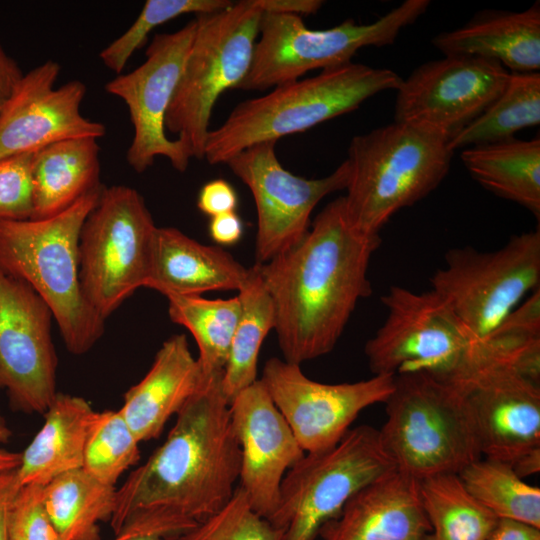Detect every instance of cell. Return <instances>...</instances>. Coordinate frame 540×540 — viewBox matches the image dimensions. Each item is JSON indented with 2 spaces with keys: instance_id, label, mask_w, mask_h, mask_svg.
I'll return each mask as SVG.
<instances>
[{
  "instance_id": "cell-1",
  "label": "cell",
  "mask_w": 540,
  "mask_h": 540,
  "mask_svg": "<svg viewBox=\"0 0 540 540\" xmlns=\"http://www.w3.org/2000/svg\"><path fill=\"white\" fill-rule=\"evenodd\" d=\"M222 377L204 376L166 440L116 489L110 519L115 535L177 538L230 500L241 451Z\"/></svg>"
},
{
  "instance_id": "cell-2",
  "label": "cell",
  "mask_w": 540,
  "mask_h": 540,
  "mask_svg": "<svg viewBox=\"0 0 540 540\" xmlns=\"http://www.w3.org/2000/svg\"><path fill=\"white\" fill-rule=\"evenodd\" d=\"M381 244L348 220L344 199L329 202L295 246L258 264L272 298L284 360L300 365L331 352L359 300L368 297V267Z\"/></svg>"
},
{
  "instance_id": "cell-3",
  "label": "cell",
  "mask_w": 540,
  "mask_h": 540,
  "mask_svg": "<svg viewBox=\"0 0 540 540\" xmlns=\"http://www.w3.org/2000/svg\"><path fill=\"white\" fill-rule=\"evenodd\" d=\"M103 187L50 218L0 221V269L28 283L47 303L74 355L88 352L104 333L105 320L86 300L79 277L81 229Z\"/></svg>"
},
{
  "instance_id": "cell-4",
  "label": "cell",
  "mask_w": 540,
  "mask_h": 540,
  "mask_svg": "<svg viewBox=\"0 0 540 540\" xmlns=\"http://www.w3.org/2000/svg\"><path fill=\"white\" fill-rule=\"evenodd\" d=\"M402 79L388 68L349 62L276 86L261 97L240 102L218 128L210 130L203 158L211 165L225 164L254 144L305 132L357 109L380 92L397 90Z\"/></svg>"
},
{
  "instance_id": "cell-5",
  "label": "cell",
  "mask_w": 540,
  "mask_h": 540,
  "mask_svg": "<svg viewBox=\"0 0 540 540\" xmlns=\"http://www.w3.org/2000/svg\"><path fill=\"white\" fill-rule=\"evenodd\" d=\"M452 155L448 141L395 121L354 136L345 159L349 222L366 234H379L394 214L439 186Z\"/></svg>"
},
{
  "instance_id": "cell-6",
  "label": "cell",
  "mask_w": 540,
  "mask_h": 540,
  "mask_svg": "<svg viewBox=\"0 0 540 540\" xmlns=\"http://www.w3.org/2000/svg\"><path fill=\"white\" fill-rule=\"evenodd\" d=\"M385 404L379 434L398 470L420 481L458 474L482 457L463 396L452 383L424 372L399 374Z\"/></svg>"
},
{
  "instance_id": "cell-7",
  "label": "cell",
  "mask_w": 540,
  "mask_h": 540,
  "mask_svg": "<svg viewBox=\"0 0 540 540\" xmlns=\"http://www.w3.org/2000/svg\"><path fill=\"white\" fill-rule=\"evenodd\" d=\"M262 10L257 0L196 15V31L165 116V129L203 159L212 110L219 96L247 75Z\"/></svg>"
},
{
  "instance_id": "cell-8",
  "label": "cell",
  "mask_w": 540,
  "mask_h": 540,
  "mask_svg": "<svg viewBox=\"0 0 540 540\" xmlns=\"http://www.w3.org/2000/svg\"><path fill=\"white\" fill-rule=\"evenodd\" d=\"M429 4L428 0H406L372 23L347 19L319 30L308 28L298 15L262 13L250 69L236 89L264 91L315 69L347 64L361 48L394 43Z\"/></svg>"
},
{
  "instance_id": "cell-9",
  "label": "cell",
  "mask_w": 540,
  "mask_h": 540,
  "mask_svg": "<svg viewBox=\"0 0 540 540\" xmlns=\"http://www.w3.org/2000/svg\"><path fill=\"white\" fill-rule=\"evenodd\" d=\"M155 229L144 198L136 189L103 187L79 239L82 291L103 320L138 288L146 287Z\"/></svg>"
},
{
  "instance_id": "cell-10",
  "label": "cell",
  "mask_w": 540,
  "mask_h": 540,
  "mask_svg": "<svg viewBox=\"0 0 540 540\" xmlns=\"http://www.w3.org/2000/svg\"><path fill=\"white\" fill-rule=\"evenodd\" d=\"M394 468L379 430L352 428L333 447L305 453L287 471L268 520L285 530L284 540H315L356 492Z\"/></svg>"
},
{
  "instance_id": "cell-11",
  "label": "cell",
  "mask_w": 540,
  "mask_h": 540,
  "mask_svg": "<svg viewBox=\"0 0 540 540\" xmlns=\"http://www.w3.org/2000/svg\"><path fill=\"white\" fill-rule=\"evenodd\" d=\"M540 283V230L510 237L500 249L453 248L431 289L474 337L482 339Z\"/></svg>"
},
{
  "instance_id": "cell-12",
  "label": "cell",
  "mask_w": 540,
  "mask_h": 540,
  "mask_svg": "<svg viewBox=\"0 0 540 540\" xmlns=\"http://www.w3.org/2000/svg\"><path fill=\"white\" fill-rule=\"evenodd\" d=\"M381 301L386 319L365 345L372 373L424 372L453 380L476 340L446 302L432 289L415 292L396 285Z\"/></svg>"
},
{
  "instance_id": "cell-13",
  "label": "cell",
  "mask_w": 540,
  "mask_h": 540,
  "mask_svg": "<svg viewBox=\"0 0 540 540\" xmlns=\"http://www.w3.org/2000/svg\"><path fill=\"white\" fill-rule=\"evenodd\" d=\"M462 394L482 457L512 465L540 448V383L472 345L450 381Z\"/></svg>"
},
{
  "instance_id": "cell-14",
  "label": "cell",
  "mask_w": 540,
  "mask_h": 540,
  "mask_svg": "<svg viewBox=\"0 0 540 540\" xmlns=\"http://www.w3.org/2000/svg\"><path fill=\"white\" fill-rule=\"evenodd\" d=\"M509 76L499 62L480 57L428 61L402 79L394 121L450 141L499 96Z\"/></svg>"
},
{
  "instance_id": "cell-15",
  "label": "cell",
  "mask_w": 540,
  "mask_h": 540,
  "mask_svg": "<svg viewBox=\"0 0 540 540\" xmlns=\"http://www.w3.org/2000/svg\"><path fill=\"white\" fill-rule=\"evenodd\" d=\"M275 145L274 141L254 144L225 163L249 188L256 205L258 264L298 244L309 231L314 208L327 195L345 190L349 176L345 160L322 178L294 175L279 162Z\"/></svg>"
},
{
  "instance_id": "cell-16",
  "label": "cell",
  "mask_w": 540,
  "mask_h": 540,
  "mask_svg": "<svg viewBox=\"0 0 540 540\" xmlns=\"http://www.w3.org/2000/svg\"><path fill=\"white\" fill-rule=\"evenodd\" d=\"M195 31L194 18L175 32L155 34L145 61L105 85L106 92L122 99L128 108L134 135L126 160L137 173L146 171L158 156L167 158L179 172L189 166L192 156L187 147L166 135L165 116Z\"/></svg>"
},
{
  "instance_id": "cell-17",
  "label": "cell",
  "mask_w": 540,
  "mask_h": 540,
  "mask_svg": "<svg viewBox=\"0 0 540 540\" xmlns=\"http://www.w3.org/2000/svg\"><path fill=\"white\" fill-rule=\"evenodd\" d=\"M53 319L28 283L0 269V390L18 411L43 414L58 393Z\"/></svg>"
},
{
  "instance_id": "cell-18",
  "label": "cell",
  "mask_w": 540,
  "mask_h": 540,
  "mask_svg": "<svg viewBox=\"0 0 540 540\" xmlns=\"http://www.w3.org/2000/svg\"><path fill=\"white\" fill-rule=\"evenodd\" d=\"M261 381L305 453L336 445L361 411L385 403L394 388V376L389 375L321 383L308 378L300 365L276 357L266 361Z\"/></svg>"
},
{
  "instance_id": "cell-19",
  "label": "cell",
  "mask_w": 540,
  "mask_h": 540,
  "mask_svg": "<svg viewBox=\"0 0 540 540\" xmlns=\"http://www.w3.org/2000/svg\"><path fill=\"white\" fill-rule=\"evenodd\" d=\"M61 66L47 60L24 74L0 112V159L35 153L53 143L106 134L105 126L80 112L86 84L72 80L55 88Z\"/></svg>"
},
{
  "instance_id": "cell-20",
  "label": "cell",
  "mask_w": 540,
  "mask_h": 540,
  "mask_svg": "<svg viewBox=\"0 0 540 540\" xmlns=\"http://www.w3.org/2000/svg\"><path fill=\"white\" fill-rule=\"evenodd\" d=\"M230 417L241 451L239 486L252 508L268 520L285 474L305 452L261 379L233 399Z\"/></svg>"
},
{
  "instance_id": "cell-21",
  "label": "cell",
  "mask_w": 540,
  "mask_h": 540,
  "mask_svg": "<svg viewBox=\"0 0 540 540\" xmlns=\"http://www.w3.org/2000/svg\"><path fill=\"white\" fill-rule=\"evenodd\" d=\"M419 480L394 468L356 492L319 531L323 540H428Z\"/></svg>"
},
{
  "instance_id": "cell-22",
  "label": "cell",
  "mask_w": 540,
  "mask_h": 540,
  "mask_svg": "<svg viewBox=\"0 0 540 540\" xmlns=\"http://www.w3.org/2000/svg\"><path fill=\"white\" fill-rule=\"evenodd\" d=\"M203 381L186 335H173L163 342L146 375L124 394L119 411L139 442L155 439Z\"/></svg>"
},
{
  "instance_id": "cell-23",
  "label": "cell",
  "mask_w": 540,
  "mask_h": 540,
  "mask_svg": "<svg viewBox=\"0 0 540 540\" xmlns=\"http://www.w3.org/2000/svg\"><path fill=\"white\" fill-rule=\"evenodd\" d=\"M248 275L220 246L204 245L174 227H156L146 288L164 296H201L213 290H239Z\"/></svg>"
},
{
  "instance_id": "cell-24",
  "label": "cell",
  "mask_w": 540,
  "mask_h": 540,
  "mask_svg": "<svg viewBox=\"0 0 540 540\" xmlns=\"http://www.w3.org/2000/svg\"><path fill=\"white\" fill-rule=\"evenodd\" d=\"M432 44L444 56L480 57L497 61L515 73L538 72L539 3L521 12H481L464 26L436 35Z\"/></svg>"
},
{
  "instance_id": "cell-25",
  "label": "cell",
  "mask_w": 540,
  "mask_h": 540,
  "mask_svg": "<svg viewBox=\"0 0 540 540\" xmlns=\"http://www.w3.org/2000/svg\"><path fill=\"white\" fill-rule=\"evenodd\" d=\"M93 408L82 397L57 393L42 414L44 423L21 453L17 468L21 486H45L55 477L82 468Z\"/></svg>"
},
{
  "instance_id": "cell-26",
  "label": "cell",
  "mask_w": 540,
  "mask_h": 540,
  "mask_svg": "<svg viewBox=\"0 0 540 540\" xmlns=\"http://www.w3.org/2000/svg\"><path fill=\"white\" fill-rule=\"evenodd\" d=\"M97 140L92 137L66 139L34 153L31 219L55 216L102 186Z\"/></svg>"
},
{
  "instance_id": "cell-27",
  "label": "cell",
  "mask_w": 540,
  "mask_h": 540,
  "mask_svg": "<svg viewBox=\"0 0 540 540\" xmlns=\"http://www.w3.org/2000/svg\"><path fill=\"white\" fill-rule=\"evenodd\" d=\"M463 165L481 186L540 217V140L511 138L464 148Z\"/></svg>"
},
{
  "instance_id": "cell-28",
  "label": "cell",
  "mask_w": 540,
  "mask_h": 540,
  "mask_svg": "<svg viewBox=\"0 0 540 540\" xmlns=\"http://www.w3.org/2000/svg\"><path fill=\"white\" fill-rule=\"evenodd\" d=\"M116 489L79 468L43 486V503L63 540H100L98 523L110 521Z\"/></svg>"
},
{
  "instance_id": "cell-29",
  "label": "cell",
  "mask_w": 540,
  "mask_h": 540,
  "mask_svg": "<svg viewBox=\"0 0 540 540\" xmlns=\"http://www.w3.org/2000/svg\"><path fill=\"white\" fill-rule=\"evenodd\" d=\"M238 292L240 316L222 377V390L229 404L257 380L259 351L275 326L274 304L256 264L248 268V275Z\"/></svg>"
},
{
  "instance_id": "cell-30",
  "label": "cell",
  "mask_w": 540,
  "mask_h": 540,
  "mask_svg": "<svg viewBox=\"0 0 540 540\" xmlns=\"http://www.w3.org/2000/svg\"><path fill=\"white\" fill-rule=\"evenodd\" d=\"M429 520L428 540H486L498 518L464 487L458 474H439L419 481Z\"/></svg>"
},
{
  "instance_id": "cell-31",
  "label": "cell",
  "mask_w": 540,
  "mask_h": 540,
  "mask_svg": "<svg viewBox=\"0 0 540 540\" xmlns=\"http://www.w3.org/2000/svg\"><path fill=\"white\" fill-rule=\"evenodd\" d=\"M540 123L539 72H510L499 96L484 112L448 141L450 149H464L514 138L519 130Z\"/></svg>"
},
{
  "instance_id": "cell-32",
  "label": "cell",
  "mask_w": 540,
  "mask_h": 540,
  "mask_svg": "<svg viewBox=\"0 0 540 540\" xmlns=\"http://www.w3.org/2000/svg\"><path fill=\"white\" fill-rule=\"evenodd\" d=\"M167 299L171 321L185 327L196 341L203 375L224 372L240 316L238 297L206 299L169 295Z\"/></svg>"
},
{
  "instance_id": "cell-33",
  "label": "cell",
  "mask_w": 540,
  "mask_h": 540,
  "mask_svg": "<svg viewBox=\"0 0 540 540\" xmlns=\"http://www.w3.org/2000/svg\"><path fill=\"white\" fill-rule=\"evenodd\" d=\"M458 476L466 490L498 519L540 528V489L526 483L509 463L481 457Z\"/></svg>"
},
{
  "instance_id": "cell-34",
  "label": "cell",
  "mask_w": 540,
  "mask_h": 540,
  "mask_svg": "<svg viewBox=\"0 0 540 540\" xmlns=\"http://www.w3.org/2000/svg\"><path fill=\"white\" fill-rule=\"evenodd\" d=\"M139 443L119 410L95 411L82 468L101 483L115 486L120 476L139 461Z\"/></svg>"
},
{
  "instance_id": "cell-35",
  "label": "cell",
  "mask_w": 540,
  "mask_h": 540,
  "mask_svg": "<svg viewBox=\"0 0 540 540\" xmlns=\"http://www.w3.org/2000/svg\"><path fill=\"white\" fill-rule=\"evenodd\" d=\"M228 0H147L133 24L99 54L103 64L121 74L133 53L157 26L183 14H205L228 7Z\"/></svg>"
},
{
  "instance_id": "cell-36",
  "label": "cell",
  "mask_w": 540,
  "mask_h": 540,
  "mask_svg": "<svg viewBox=\"0 0 540 540\" xmlns=\"http://www.w3.org/2000/svg\"><path fill=\"white\" fill-rule=\"evenodd\" d=\"M285 530L274 526L250 505L240 486L216 513L176 540H284Z\"/></svg>"
},
{
  "instance_id": "cell-37",
  "label": "cell",
  "mask_w": 540,
  "mask_h": 540,
  "mask_svg": "<svg viewBox=\"0 0 540 540\" xmlns=\"http://www.w3.org/2000/svg\"><path fill=\"white\" fill-rule=\"evenodd\" d=\"M34 153L0 159V221H23L33 213Z\"/></svg>"
},
{
  "instance_id": "cell-38",
  "label": "cell",
  "mask_w": 540,
  "mask_h": 540,
  "mask_svg": "<svg viewBox=\"0 0 540 540\" xmlns=\"http://www.w3.org/2000/svg\"><path fill=\"white\" fill-rule=\"evenodd\" d=\"M8 540H63L43 503V486H21L12 508Z\"/></svg>"
},
{
  "instance_id": "cell-39",
  "label": "cell",
  "mask_w": 540,
  "mask_h": 540,
  "mask_svg": "<svg viewBox=\"0 0 540 540\" xmlns=\"http://www.w3.org/2000/svg\"><path fill=\"white\" fill-rule=\"evenodd\" d=\"M238 205V196L234 187L224 179L207 182L199 191L198 209L211 217L233 212Z\"/></svg>"
},
{
  "instance_id": "cell-40",
  "label": "cell",
  "mask_w": 540,
  "mask_h": 540,
  "mask_svg": "<svg viewBox=\"0 0 540 540\" xmlns=\"http://www.w3.org/2000/svg\"><path fill=\"white\" fill-rule=\"evenodd\" d=\"M20 488L17 469L0 472V540H8L12 508Z\"/></svg>"
},
{
  "instance_id": "cell-41",
  "label": "cell",
  "mask_w": 540,
  "mask_h": 540,
  "mask_svg": "<svg viewBox=\"0 0 540 540\" xmlns=\"http://www.w3.org/2000/svg\"><path fill=\"white\" fill-rule=\"evenodd\" d=\"M209 234L218 245H234L243 234L242 219L235 211L213 216L209 222Z\"/></svg>"
},
{
  "instance_id": "cell-42",
  "label": "cell",
  "mask_w": 540,
  "mask_h": 540,
  "mask_svg": "<svg viewBox=\"0 0 540 540\" xmlns=\"http://www.w3.org/2000/svg\"><path fill=\"white\" fill-rule=\"evenodd\" d=\"M486 540H540V528L500 518Z\"/></svg>"
},
{
  "instance_id": "cell-43",
  "label": "cell",
  "mask_w": 540,
  "mask_h": 540,
  "mask_svg": "<svg viewBox=\"0 0 540 540\" xmlns=\"http://www.w3.org/2000/svg\"><path fill=\"white\" fill-rule=\"evenodd\" d=\"M263 13L310 15L318 12L323 1L320 0H257Z\"/></svg>"
},
{
  "instance_id": "cell-44",
  "label": "cell",
  "mask_w": 540,
  "mask_h": 540,
  "mask_svg": "<svg viewBox=\"0 0 540 540\" xmlns=\"http://www.w3.org/2000/svg\"><path fill=\"white\" fill-rule=\"evenodd\" d=\"M23 76L17 62L0 45V112Z\"/></svg>"
},
{
  "instance_id": "cell-45",
  "label": "cell",
  "mask_w": 540,
  "mask_h": 540,
  "mask_svg": "<svg viewBox=\"0 0 540 540\" xmlns=\"http://www.w3.org/2000/svg\"><path fill=\"white\" fill-rule=\"evenodd\" d=\"M511 466L522 479L538 473L540 471V448L523 455Z\"/></svg>"
},
{
  "instance_id": "cell-46",
  "label": "cell",
  "mask_w": 540,
  "mask_h": 540,
  "mask_svg": "<svg viewBox=\"0 0 540 540\" xmlns=\"http://www.w3.org/2000/svg\"><path fill=\"white\" fill-rule=\"evenodd\" d=\"M21 453L0 448V472L17 469L20 465Z\"/></svg>"
},
{
  "instance_id": "cell-47",
  "label": "cell",
  "mask_w": 540,
  "mask_h": 540,
  "mask_svg": "<svg viewBox=\"0 0 540 540\" xmlns=\"http://www.w3.org/2000/svg\"><path fill=\"white\" fill-rule=\"evenodd\" d=\"M12 437V431L7 425L6 420L0 416V443H8Z\"/></svg>"
},
{
  "instance_id": "cell-48",
  "label": "cell",
  "mask_w": 540,
  "mask_h": 540,
  "mask_svg": "<svg viewBox=\"0 0 540 540\" xmlns=\"http://www.w3.org/2000/svg\"><path fill=\"white\" fill-rule=\"evenodd\" d=\"M148 540H164V539L160 537H151Z\"/></svg>"
}]
</instances>
